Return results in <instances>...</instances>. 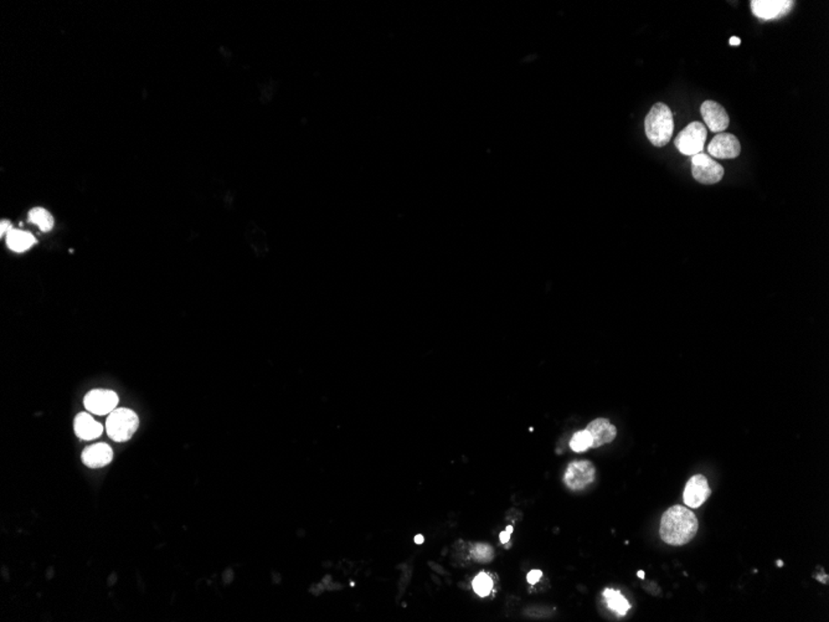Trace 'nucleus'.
<instances>
[{
	"label": "nucleus",
	"mask_w": 829,
	"mask_h": 622,
	"mask_svg": "<svg viewBox=\"0 0 829 622\" xmlns=\"http://www.w3.org/2000/svg\"><path fill=\"white\" fill-rule=\"evenodd\" d=\"M603 597H605V599H606L607 606L610 607L612 611L616 612L617 615H619V616H624V615H626V614L629 612V609H631V605H629V602H627V599H626V597H624V595L621 594V592H617V590H613V589H606V590L603 592Z\"/></svg>",
	"instance_id": "obj_16"
},
{
	"label": "nucleus",
	"mask_w": 829,
	"mask_h": 622,
	"mask_svg": "<svg viewBox=\"0 0 829 622\" xmlns=\"http://www.w3.org/2000/svg\"><path fill=\"white\" fill-rule=\"evenodd\" d=\"M73 430H75L76 436L80 437L81 440L91 441V440H95L102 435L103 426L99 422L96 421L88 412H81L75 417Z\"/></svg>",
	"instance_id": "obj_14"
},
{
	"label": "nucleus",
	"mask_w": 829,
	"mask_h": 622,
	"mask_svg": "<svg viewBox=\"0 0 829 622\" xmlns=\"http://www.w3.org/2000/svg\"><path fill=\"white\" fill-rule=\"evenodd\" d=\"M706 137L708 131L706 126L696 121L688 124L683 131H680L674 140L675 147L682 155L693 157L703 152Z\"/></svg>",
	"instance_id": "obj_4"
},
{
	"label": "nucleus",
	"mask_w": 829,
	"mask_h": 622,
	"mask_svg": "<svg viewBox=\"0 0 829 622\" xmlns=\"http://www.w3.org/2000/svg\"><path fill=\"white\" fill-rule=\"evenodd\" d=\"M11 230H13V225H11V222L3 220L1 224H0V235L1 237H6Z\"/></svg>",
	"instance_id": "obj_22"
},
{
	"label": "nucleus",
	"mask_w": 829,
	"mask_h": 622,
	"mask_svg": "<svg viewBox=\"0 0 829 622\" xmlns=\"http://www.w3.org/2000/svg\"><path fill=\"white\" fill-rule=\"evenodd\" d=\"M639 578H641V579H643V578H644V571H639Z\"/></svg>",
	"instance_id": "obj_26"
},
{
	"label": "nucleus",
	"mask_w": 829,
	"mask_h": 622,
	"mask_svg": "<svg viewBox=\"0 0 829 622\" xmlns=\"http://www.w3.org/2000/svg\"><path fill=\"white\" fill-rule=\"evenodd\" d=\"M595 474H596V470L590 461H587V460L574 461L567 467L565 476H564V482L572 491H579V489H583L588 484H593Z\"/></svg>",
	"instance_id": "obj_7"
},
{
	"label": "nucleus",
	"mask_w": 829,
	"mask_h": 622,
	"mask_svg": "<svg viewBox=\"0 0 829 622\" xmlns=\"http://www.w3.org/2000/svg\"><path fill=\"white\" fill-rule=\"evenodd\" d=\"M591 446H593V440H591V436L587 430L577 431L570 441V448L575 453H585L588 448H591Z\"/></svg>",
	"instance_id": "obj_18"
},
{
	"label": "nucleus",
	"mask_w": 829,
	"mask_h": 622,
	"mask_svg": "<svg viewBox=\"0 0 829 622\" xmlns=\"http://www.w3.org/2000/svg\"><path fill=\"white\" fill-rule=\"evenodd\" d=\"M512 533H513V527L509 525V527L507 528V530H504V532H502V533H500V542H502L503 544H504V543H508V542H509L510 534H512Z\"/></svg>",
	"instance_id": "obj_23"
},
{
	"label": "nucleus",
	"mask_w": 829,
	"mask_h": 622,
	"mask_svg": "<svg viewBox=\"0 0 829 622\" xmlns=\"http://www.w3.org/2000/svg\"><path fill=\"white\" fill-rule=\"evenodd\" d=\"M754 16L763 20H773L787 16L792 11L794 1L791 0H752Z\"/></svg>",
	"instance_id": "obj_9"
},
{
	"label": "nucleus",
	"mask_w": 829,
	"mask_h": 622,
	"mask_svg": "<svg viewBox=\"0 0 829 622\" xmlns=\"http://www.w3.org/2000/svg\"><path fill=\"white\" fill-rule=\"evenodd\" d=\"M701 117L706 122V127L714 133H722L729 127L730 119L727 109L715 101H706L701 103Z\"/></svg>",
	"instance_id": "obj_10"
},
{
	"label": "nucleus",
	"mask_w": 829,
	"mask_h": 622,
	"mask_svg": "<svg viewBox=\"0 0 829 622\" xmlns=\"http://www.w3.org/2000/svg\"><path fill=\"white\" fill-rule=\"evenodd\" d=\"M37 244V239L30 232L13 229L6 235V246L14 252H25Z\"/></svg>",
	"instance_id": "obj_15"
},
{
	"label": "nucleus",
	"mask_w": 829,
	"mask_h": 622,
	"mask_svg": "<svg viewBox=\"0 0 829 622\" xmlns=\"http://www.w3.org/2000/svg\"><path fill=\"white\" fill-rule=\"evenodd\" d=\"M29 220L32 222L35 227H39L42 232H47L52 230L54 227V217L52 214L44 209V208H34L29 211Z\"/></svg>",
	"instance_id": "obj_17"
},
{
	"label": "nucleus",
	"mask_w": 829,
	"mask_h": 622,
	"mask_svg": "<svg viewBox=\"0 0 829 622\" xmlns=\"http://www.w3.org/2000/svg\"><path fill=\"white\" fill-rule=\"evenodd\" d=\"M83 462L90 468H102L112 462L114 451L107 443H95L83 450Z\"/></svg>",
	"instance_id": "obj_12"
},
{
	"label": "nucleus",
	"mask_w": 829,
	"mask_h": 622,
	"mask_svg": "<svg viewBox=\"0 0 829 622\" xmlns=\"http://www.w3.org/2000/svg\"><path fill=\"white\" fill-rule=\"evenodd\" d=\"M473 556L478 561H490L495 556V551L490 545L477 544L474 546Z\"/></svg>",
	"instance_id": "obj_20"
},
{
	"label": "nucleus",
	"mask_w": 829,
	"mask_h": 622,
	"mask_svg": "<svg viewBox=\"0 0 829 622\" xmlns=\"http://www.w3.org/2000/svg\"><path fill=\"white\" fill-rule=\"evenodd\" d=\"M587 431L593 440V448H598L606 443H612L617 435V430L607 419H596L588 424Z\"/></svg>",
	"instance_id": "obj_13"
},
{
	"label": "nucleus",
	"mask_w": 829,
	"mask_h": 622,
	"mask_svg": "<svg viewBox=\"0 0 829 622\" xmlns=\"http://www.w3.org/2000/svg\"><path fill=\"white\" fill-rule=\"evenodd\" d=\"M691 174L701 184H716L724 177V168L706 153L691 157Z\"/></svg>",
	"instance_id": "obj_5"
},
{
	"label": "nucleus",
	"mask_w": 829,
	"mask_h": 622,
	"mask_svg": "<svg viewBox=\"0 0 829 622\" xmlns=\"http://www.w3.org/2000/svg\"><path fill=\"white\" fill-rule=\"evenodd\" d=\"M644 129L649 142L655 147H665L670 143L674 129L673 112L670 108L665 103H655L646 117Z\"/></svg>",
	"instance_id": "obj_2"
},
{
	"label": "nucleus",
	"mask_w": 829,
	"mask_h": 622,
	"mask_svg": "<svg viewBox=\"0 0 829 622\" xmlns=\"http://www.w3.org/2000/svg\"><path fill=\"white\" fill-rule=\"evenodd\" d=\"M541 576H543V571L539 570V569H534V570L529 571L526 579H528L529 584H536L538 581L540 580Z\"/></svg>",
	"instance_id": "obj_21"
},
{
	"label": "nucleus",
	"mask_w": 829,
	"mask_h": 622,
	"mask_svg": "<svg viewBox=\"0 0 829 622\" xmlns=\"http://www.w3.org/2000/svg\"><path fill=\"white\" fill-rule=\"evenodd\" d=\"M708 153L711 158L734 160L742 153V144L732 133H718L708 145Z\"/></svg>",
	"instance_id": "obj_8"
},
{
	"label": "nucleus",
	"mask_w": 829,
	"mask_h": 622,
	"mask_svg": "<svg viewBox=\"0 0 829 622\" xmlns=\"http://www.w3.org/2000/svg\"><path fill=\"white\" fill-rule=\"evenodd\" d=\"M140 427L138 415L126 407H119L109 414L106 421V431L116 443L129 441Z\"/></svg>",
	"instance_id": "obj_3"
},
{
	"label": "nucleus",
	"mask_w": 829,
	"mask_h": 622,
	"mask_svg": "<svg viewBox=\"0 0 829 622\" xmlns=\"http://www.w3.org/2000/svg\"><path fill=\"white\" fill-rule=\"evenodd\" d=\"M711 489L708 484V479L703 474H696L688 481L685 486L683 499L684 503L690 508H699L706 499L710 497Z\"/></svg>",
	"instance_id": "obj_11"
},
{
	"label": "nucleus",
	"mask_w": 829,
	"mask_h": 622,
	"mask_svg": "<svg viewBox=\"0 0 829 622\" xmlns=\"http://www.w3.org/2000/svg\"><path fill=\"white\" fill-rule=\"evenodd\" d=\"M119 397L114 391L107 389H93L83 399L86 410L95 415H109L117 409Z\"/></svg>",
	"instance_id": "obj_6"
},
{
	"label": "nucleus",
	"mask_w": 829,
	"mask_h": 622,
	"mask_svg": "<svg viewBox=\"0 0 829 622\" xmlns=\"http://www.w3.org/2000/svg\"><path fill=\"white\" fill-rule=\"evenodd\" d=\"M740 44H742V40H740V39H739V37H735V36H732V39H730V45H734V47H737V45H740Z\"/></svg>",
	"instance_id": "obj_24"
},
{
	"label": "nucleus",
	"mask_w": 829,
	"mask_h": 622,
	"mask_svg": "<svg viewBox=\"0 0 829 622\" xmlns=\"http://www.w3.org/2000/svg\"><path fill=\"white\" fill-rule=\"evenodd\" d=\"M415 543H418V544H421V543H423V535H416V537H415Z\"/></svg>",
	"instance_id": "obj_25"
},
{
	"label": "nucleus",
	"mask_w": 829,
	"mask_h": 622,
	"mask_svg": "<svg viewBox=\"0 0 829 622\" xmlns=\"http://www.w3.org/2000/svg\"><path fill=\"white\" fill-rule=\"evenodd\" d=\"M474 592L479 597H485L490 595V592L493 589V580L488 574L485 573H479L478 575L474 578L473 580Z\"/></svg>",
	"instance_id": "obj_19"
},
{
	"label": "nucleus",
	"mask_w": 829,
	"mask_h": 622,
	"mask_svg": "<svg viewBox=\"0 0 829 622\" xmlns=\"http://www.w3.org/2000/svg\"><path fill=\"white\" fill-rule=\"evenodd\" d=\"M699 523L693 510L683 506H673L660 520V538L667 544L684 545L696 537Z\"/></svg>",
	"instance_id": "obj_1"
}]
</instances>
